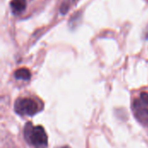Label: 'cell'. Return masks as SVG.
<instances>
[{"label": "cell", "mask_w": 148, "mask_h": 148, "mask_svg": "<svg viewBox=\"0 0 148 148\" xmlns=\"http://www.w3.org/2000/svg\"><path fill=\"white\" fill-rule=\"evenodd\" d=\"M24 138L26 141L35 148H47L48 136L44 128L41 126L34 127L28 122L24 127Z\"/></svg>", "instance_id": "cell-1"}, {"label": "cell", "mask_w": 148, "mask_h": 148, "mask_svg": "<svg viewBox=\"0 0 148 148\" xmlns=\"http://www.w3.org/2000/svg\"><path fill=\"white\" fill-rule=\"evenodd\" d=\"M42 102L32 98H19L14 104L15 112L19 115L33 116L42 110Z\"/></svg>", "instance_id": "cell-2"}, {"label": "cell", "mask_w": 148, "mask_h": 148, "mask_svg": "<svg viewBox=\"0 0 148 148\" xmlns=\"http://www.w3.org/2000/svg\"><path fill=\"white\" fill-rule=\"evenodd\" d=\"M133 111L135 118L144 127H148V105L136 99L133 104Z\"/></svg>", "instance_id": "cell-3"}, {"label": "cell", "mask_w": 148, "mask_h": 148, "mask_svg": "<svg viewBox=\"0 0 148 148\" xmlns=\"http://www.w3.org/2000/svg\"><path fill=\"white\" fill-rule=\"evenodd\" d=\"M26 4L27 0H12L10 2V8L13 13L19 14L25 10Z\"/></svg>", "instance_id": "cell-4"}, {"label": "cell", "mask_w": 148, "mask_h": 148, "mask_svg": "<svg viewBox=\"0 0 148 148\" xmlns=\"http://www.w3.org/2000/svg\"><path fill=\"white\" fill-rule=\"evenodd\" d=\"M14 76L17 80L29 81L30 79V77H31V74H30V71L28 69L23 68V69H19L16 70L15 73H14Z\"/></svg>", "instance_id": "cell-5"}, {"label": "cell", "mask_w": 148, "mask_h": 148, "mask_svg": "<svg viewBox=\"0 0 148 148\" xmlns=\"http://www.w3.org/2000/svg\"><path fill=\"white\" fill-rule=\"evenodd\" d=\"M76 2V0H64L63 3H62L60 11L62 14H66L68 12V10L70 9V7L73 5V3H75Z\"/></svg>", "instance_id": "cell-6"}, {"label": "cell", "mask_w": 148, "mask_h": 148, "mask_svg": "<svg viewBox=\"0 0 148 148\" xmlns=\"http://www.w3.org/2000/svg\"><path fill=\"white\" fill-rule=\"evenodd\" d=\"M140 100L143 103L148 105V93H145V92L141 93V94H140Z\"/></svg>", "instance_id": "cell-7"}, {"label": "cell", "mask_w": 148, "mask_h": 148, "mask_svg": "<svg viewBox=\"0 0 148 148\" xmlns=\"http://www.w3.org/2000/svg\"><path fill=\"white\" fill-rule=\"evenodd\" d=\"M60 148H70V147H67V146H66V147H60Z\"/></svg>", "instance_id": "cell-8"}, {"label": "cell", "mask_w": 148, "mask_h": 148, "mask_svg": "<svg viewBox=\"0 0 148 148\" xmlns=\"http://www.w3.org/2000/svg\"><path fill=\"white\" fill-rule=\"evenodd\" d=\"M146 38H147V39H148V32H147V36H146Z\"/></svg>", "instance_id": "cell-9"}]
</instances>
